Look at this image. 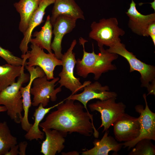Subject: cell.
Returning <instances> with one entry per match:
<instances>
[{
	"instance_id": "ffe728a7",
	"label": "cell",
	"mask_w": 155,
	"mask_h": 155,
	"mask_svg": "<svg viewBox=\"0 0 155 155\" xmlns=\"http://www.w3.org/2000/svg\"><path fill=\"white\" fill-rule=\"evenodd\" d=\"M42 0H20L14 4V6L19 13L20 20L19 29L24 34L26 30L29 21L38 7Z\"/></svg>"
},
{
	"instance_id": "484cf974",
	"label": "cell",
	"mask_w": 155,
	"mask_h": 155,
	"mask_svg": "<svg viewBox=\"0 0 155 155\" xmlns=\"http://www.w3.org/2000/svg\"><path fill=\"white\" fill-rule=\"evenodd\" d=\"M0 57L3 59L8 64L19 66L26 65V60L28 59L27 54L22 55V58L14 56L7 49L3 48L0 46Z\"/></svg>"
},
{
	"instance_id": "277c9868",
	"label": "cell",
	"mask_w": 155,
	"mask_h": 155,
	"mask_svg": "<svg viewBox=\"0 0 155 155\" xmlns=\"http://www.w3.org/2000/svg\"><path fill=\"white\" fill-rule=\"evenodd\" d=\"M106 50L110 53L119 55L125 59L130 65V72L135 71L140 74L141 86L147 88L148 95L154 94L155 84H152L155 83V67L154 66L147 64L137 59L121 42L110 47Z\"/></svg>"
},
{
	"instance_id": "5b68a950",
	"label": "cell",
	"mask_w": 155,
	"mask_h": 155,
	"mask_svg": "<svg viewBox=\"0 0 155 155\" xmlns=\"http://www.w3.org/2000/svg\"><path fill=\"white\" fill-rule=\"evenodd\" d=\"M118 25L117 19L114 17L103 18L98 23L93 22L90 26L91 31L89 36L97 42L99 47L104 45L111 46L120 42L119 36L125 33Z\"/></svg>"
},
{
	"instance_id": "ac0fdd59",
	"label": "cell",
	"mask_w": 155,
	"mask_h": 155,
	"mask_svg": "<svg viewBox=\"0 0 155 155\" xmlns=\"http://www.w3.org/2000/svg\"><path fill=\"white\" fill-rule=\"evenodd\" d=\"M105 131L100 140L95 139L93 142L94 146L91 149L83 151L82 155H108L111 151L117 152L123 147V143H119L113 137L108 135Z\"/></svg>"
},
{
	"instance_id": "f1b7e54d",
	"label": "cell",
	"mask_w": 155,
	"mask_h": 155,
	"mask_svg": "<svg viewBox=\"0 0 155 155\" xmlns=\"http://www.w3.org/2000/svg\"><path fill=\"white\" fill-rule=\"evenodd\" d=\"M18 149V145L17 144L11 147L5 155H17L19 154Z\"/></svg>"
},
{
	"instance_id": "e0dca14e",
	"label": "cell",
	"mask_w": 155,
	"mask_h": 155,
	"mask_svg": "<svg viewBox=\"0 0 155 155\" xmlns=\"http://www.w3.org/2000/svg\"><path fill=\"white\" fill-rule=\"evenodd\" d=\"M50 17L52 25L60 15L67 16L78 19L85 20L84 13L74 0H55Z\"/></svg>"
},
{
	"instance_id": "8992f818",
	"label": "cell",
	"mask_w": 155,
	"mask_h": 155,
	"mask_svg": "<svg viewBox=\"0 0 155 155\" xmlns=\"http://www.w3.org/2000/svg\"><path fill=\"white\" fill-rule=\"evenodd\" d=\"M76 43V40H74L67 52L63 54L61 59L62 62V69L59 74L60 78L58 81L60 86L62 87L64 86L71 92V94L82 91L85 86L91 83L90 81H88L82 84L80 81V79L74 75V69L76 60L75 54L73 51Z\"/></svg>"
},
{
	"instance_id": "9c48e42d",
	"label": "cell",
	"mask_w": 155,
	"mask_h": 155,
	"mask_svg": "<svg viewBox=\"0 0 155 155\" xmlns=\"http://www.w3.org/2000/svg\"><path fill=\"white\" fill-rule=\"evenodd\" d=\"M143 96L145 103V108L142 105H137L135 107V111L140 115L138 117L140 125L139 135L133 140L123 143L124 148H127L129 150L133 148L142 139L155 140V113L148 107L146 94H144Z\"/></svg>"
},
{
	"instance_id": "cb8c5ba5",
	"label": "cell",
	"mask_w": 155,
	"mask_h": 155,
	"mask_svg": "<svg viewBox=\"0 0 155 155\" xmlns=\"http://www.w3.org/2000/svg\"><path fill=\"white\" fill-rule=\"evenodd\" d=\"M17 144V138L11 134L6 122L0 121V155H5Z\"/></svg>"
},
{
	"instance_id": "7c38bea8",
	"label": "cell",
	"mask_w": 155,
	"mask_h": 155,
	"mask_svg": "<svg viewBox=\"0 0 155 155\" xmlns=\"http://www.w3.org/2000/svg\"><path fill=\"white\" fill-rule=\"evenodd\" d=\"M83 89L82 92L71 94L67 98L79 101L88 112L87 104L90 100L95 99L103 100L111 98H117V96L115 92L109 91L108 86H102L97 81L88 84Z\"/></svg>"
},
{
	"instance_id": "f546056e",
	"label": "cell",
	"mask_w": 155,
	"mask_h": 155,
	"mask_svg": "<svg viewBox=\"0 0 155 155\" xmlns=\"http://www.w3.org/2000/svg\"><path fill=\"white\" fill-rule=\"evenodd\" d=\"M61 154L63 155H78L79 153L77 151H73L67 152H63Z\"/></svg>"
},
{
	"instance_id": "603a6c76",
	"label": "cell",
	"mask_w": 155,
	"mask_h": 155,
	"mask_svg": "<svg viewBox=\"0 0 155 155\" xmlns=\"http://www.w3.org/2000/svg\"><path fill=\"white\" fill-rule=\"evenodd\" d=\"M25 65L15 66L9 64L0 65V91L15 82L24 69Z\"/></svg>"
},
{
	"instance_id": "4316f807",
	"label": "cell",
	"mask_w": 155,
	"mask_h": 155,
	"mask_svg": "<svg viewBox=\"0 0 155 155\" xmlns=\"http://www.w3.org/2000/svg\"><path fill=\"white\" fill-rule=\"evenodd\" d=\"M148 36H150L155 45V22H154L148 26L147 31Z\"/></svg>"
},
{
	"instance_id": "1f68e13d",
	"label": "cell",
	"mask_w": 155,
	"mask_h": 155,
	"mask_svg": "<svg viewBox=\"0 0 155 155\" xmlns=\"http://www.w3.org/2000/svg\"><path fill=\"white\" fill-rule=\"evenodd\" d=\"M150 3L151 5V7L152 8L154 11H155V0L154 1Z\"/></svg>"
},
{
	"instance_id": "8fae6325",
	"label": "cell",
	"mask_w": 155,
	"mask_h": 155,
	"mask_svg": "<svg viewBox=\"0 0 155 155\" xmlns=\"http://www.w3.org/2000/svg\"><path fill=\"white\" fill-rule=\"evenodd\" d=\"M115 139L119 142L134 140L139 135L140 125L138 117L125 113L113 124Z\"/></svg>"
},
{
	"instance_id": "44dd1931",
	"label": "cell",
	"mask_w": 155,
	"mask_h": 155,
	"mask_svg": "<svg viewBox=\"0 0 155 155\" xmlns=\"http://www.w3.org/2000/svg\"><path fill=\"white\" fill-rule=\"evenodd\" d=\"M60 103L48 108L44 107L42 104H39L38 108L35 110L34 114V123L24 135L26 139L32 141L34 140H42L44 139V133L43 131H41L39 127L40 122L45 115L51 110L56 107Z\"/></svg>"
},
{
	"instance_id": "6da1fadb",
	"label": "cell",
	"mask_w": 155,
	"mask_h": 155,
	"mask_svg": "<svg viewBox=\"0 0 155 155\" xmlns=\"http://www.w3.org/2000/svg\"><path fill=\"white\" fill-rule=\"evenodd\" d=\"M66 98L56 107L57 110L51 112L45 120L40 123L42 128L56 129L67 134L77 132L86 136L93 133L98 138L99 132L93 122V115L85 111L84 106L80 102Z\"/></svg>"
},
{
	"instance_id": "3957f363",
	"label": "cell",
	"mask_w": 155,
	"mask_h": 155,
	"mask_svg": "<svg viewBox=\"0 0 155 155\" xmlns=\"http://www.w3.org/2000/svg\"><path fill=\"white\" fill-rule=\"evenodd\" d=\"M30 75L25 73L24 69L18 80L0 92V105H3L7 109V115L17 123H20L23 117L22 99L20 89L28 82Z\"/></svg>"
},
{
	"instance_id": "7a4b0ae2",
	"label": "cell",
	"mask_w": 155,
	"mask_h": 155,
	"mask_svg": "<svg viewBox=\"0 0 155 155\" xmlns=\"http://www.w3.org/2000/svg\"><path fill=\"white\" fill-rule=\"evenodd\" d=\"M79 40L83 46V54L81 59L76 60V72L78 75L85 78L92 73L94 75V79L98 80L102 73L117 69L112 62L117 59V54L109 52L103 47H99L100 52L96 54L93 45L92 52L88 53L86 51L84 47L87 41L82 38H80Z\"/></svg>"
},
{
	"instance_id": "52a82bcc",
	"label": "cell",
	"mask_w": 155,
	"mask_h": 155,
	"mask_svg": "<svg viewBox=\"0 0 155 155\" xmlns=\"http://www.w3.org/2000/svg\"><path fill=\"white\" fill-rule=\"evenodd\" d=\"M117 98L99 100L88 105L91 111H96L101 114V124L98 129L103 127L102 132L108 131L111 126L125 113L126 108L122 102H116Z\"/></svg>"
},
{
	"instance_id": "d4e9b609",
	"label": "cell",
	"mask_w": 155,
	"mask_h": 155,
	"mask_svg": "<svg viewBox=\"0 0 155 155\" xmlns=\"http://www.w3.org/2000/svg\"><path fill=\"white\" fill-rule=\"evenodd\" d=\"M151 140L144 139L138 141L129 153V155H154L155 146Z\"/></svg>"
},
{
	"instance_id": "4fadbf2b",
	"label": "cell",
	"mask_w": 155,
	"mask_h": 155,
	"mask_svg": "<svg viewBox=\"0 0 155 155\" xmlns=\"http://www.w3.org/2000/svg\"><path fill=\"white\" fill-rule=\"evenodd\" d=\"M77 19L64 15H60L56 18L52 26L53 33L54 36L51 45L52 50L56 57L61 59L62 53L61 43L64 36L71 32L76 26Z\"/></svg>"
},
{
	"instance_id": "7402d4cb",
	"label": "cell",
	"mask_w": 155,
	"mask_h": 155,
	"mask_svg": "<svg viewBox=\"0 0 155 155\" xmlns=\"http://www.w3.org/2000/svg\"><path fill=\"white\" fill-rule=\"evenodd\" d=\"M50 17L48 15L44 26L39 31L35 32L33 36L34 38H32L30 40L31 43H34L42 49H45L49 53H52L51 48L52 37V25L50 22Z\"/></svg>"
},
{
	"instance_id": "2e32d148",
	"label": "cell",
	"mask_w": 155,
	"mask_h": 155,
	"mask_svg": "<svg viewBox=\"0 0 155 155\" xmlns=\"http://www.w3.org/2000/svg\"><path fill=\"white\" fill-rule=\"evenodd\" d=\"M46 135L41 144L40 152L44 155H55L64 149L65 137L67 134L56 129L42 128Z\"/></svg>"
},
{
	"instance_id": "ba28073f",
	"label": "cell",
	"mask_w": 155,
	"mask_h": 155,
	"mask_svg": "<svg viewBox=\"0 0 155 155\" xmlns=\"http://www.w3.org/2000/svg\"><path fill=\"white\" fill-rule=\"evenodd\" d=\"M59 79L58 77L54 78L49 81L46 75L35 79L32 82L30 93L33 96L32 105L38 106L42 104L45 107L46 106L50 100L52 102L56 100L57 94L61 91V87L59 86L55 89L56 82Z\"/></svg>"
},
{
	"instance_id": "30bf717a",
	"label": "cell",
	"mask_w": 155,
	"mask_h": 155,
	"mask_svg": "<svg viewBox=\"0 0 155 155\" xmlns=\"http://www.w3.org/2000/svg\"><path fill=\"white\" fill-rule=\"evenodd\" d=\"M30 48L31 50L27 52L28 60L26 65L38 66L44 71L48 80L54 78L55 69L57 66L62 65L61 60L57 59L54 53H45L43 49L34 43H31Z\"/></svg>"
},
{
	"instance_id": "9a60e30c",
	"label": "cell",
	"mask_w": 155,
	"mask_h": 155,
	"mask_svg": "<svg viewBox=\"0 0 155 155\" xmlns=\"http://www.w3.org/2000/svg\"><path fill=\"white\" fill-rule=\"evenodd\" d=\"M55 0H42L39 5L31 16L27 28L23 34L24 37L20 45L19 48L22 54L28 51V45L32 38V32L34 28L44 21V16L46 9L49 6L54 3Z\"/></svg>"
},
{
	"instance_id": "d6986e66",
	"label": "cell",
	"mask_w": 155,
	"mask_h": 155,
	"mask_svg": "<svg viewBox=\"0 0 155 155\" xmlns=\"http://www.w3.org/2000/svg\"><path fill=\"white\" fill-rule=\"evenodd\" d=\"M30 75L29 82L26 86H21L20 89L22 99L23 110L24 115L21 121L22 129L27 132L32 125L29 123L28 119L29 109L31 106L32 102L30 98V90L34 80L40 77L41 74L39 71L35 68H31L28 71Z\"/></svg>"
},
{
	"instance_id": "d6a6232c",
	"label": "cell",
	"mask_w": 155,
	"mask_h": 155,
	"mask_svg": "<svg viewBox=\"0 0 155 155\" xmlns=\"http://www.w3.org/2000/svg\"><path fill=\"white\" fill-rule=\"evenodd\" d=\"M1 92V91H0V92Z\"/></svg>"
},
{
	"instance_id": "4dcf8cb0",
	"label": "cell",
	"mask_w": 155,
	"mask_h": 155,
	"mask_svg": "<svg viewBox=\"0 0 155 155\" xmlns=\"http://www.w3.org/2000/svg\"><path fill=\"white\" fill-rule=\"evenodd\" d=\"M7 111V109L5 106L0 105V112H5Z\"/></svg>"
},
{
	"instance_id": "83f0119b",
	"label": "cell",
	"mask_w": 155,
	"mask_h": 155,
	"mask_svg": "<svg viewBox=\"0 0 155 155\" xmlns=\"http://www.w3.org/2000/svg\"><path fill=\"white\" fill-rule=\"evenodd\" d=\"M18 145L19 148V154L20 155H25L26 150L28 145V143L26 141L21 142Z\"/></svg>"
},
{
	"instance_id": "5bb4252c",
	"label": "cell",
	"mask_w": 155,
	"mask_h": 155,
	"mask_svg": "<svg viewBox=\"0 0 155 155\" xmlns=\"http://www.w3.org/2000/svg\"><path fill=\"white\" fill-rule=\"evenodd\" d=\"M136 5L133 0H132L130 7L126 12L129 17V27L137 35L148 36L147 28L150 24L155 22V13L147 15L142 14L137 10Z\"/></svg>"
}]
</instances>
